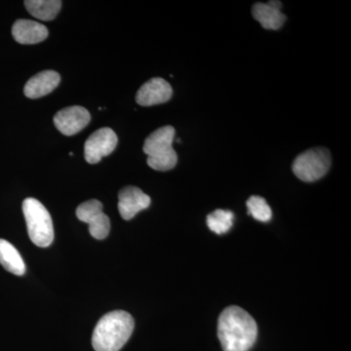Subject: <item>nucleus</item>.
Segmentation results:
<instances>
[{"mask_svg": "<svg viewBox=\"0 0 351 351\" xmlns=\"http://www.w3.org/2000/svg\"><path fill=\"white\" fill-rule=\"evenodd\" d=\"M173 89L163 78L154 77L145 83L136 95V101L143 107L160 105L172 98Z\"/></svg>", "mask_w": 351, "mask_h": 351, "instance_id": "nucleus-9", "label": "nucleus"}, {"mask_svg": "<svg viewBox=\"0 0 351 351\" xmlns=\"http://www.w3.org/2000/svg\"><path fill=\"white\" fill-rule=\"evenodd\" d=\"M0 265L11 274L22 276L25 274L24 260L10 242L0 239Z\"/></svg>", "mask_w": 351, "mask_h": 351, "instance_id": "nucleus-14", "label": "nucleus"}, {"mask_svg": "<svg viewBox=\"0 0 351 351\" xmlns=\"http://www.w3.org/2000/svg\"><path fill=\"white\" fill-rule=\"evenodd\" d=\"M152 199L136 186H125L119 193V211L122 219L129 221L151 205Z\"/></svg>", "mask_w": 351, "mask_h": 351, "instance_id": "nucleus-10", "label": "nucleus"}, {"mask_svg": "<svg viewBox=\"0 0 351 351\" xmlns=\"http://www.w3.org/2000/svg\"><path fill=\"white\" fill-rule=\"evenodd\" d=\"M47 27L36 21L20 19L14 23L12 36L18 43L31 45L43 43L48 38Z\"/></svg>", "mask_w": 351, "mask_h": 351, "instance_id": "nucleus-12", "label": "nucleus"}, {"mask_svg": "<svg viewBox=\"0 0 351 351\" xmlns=\"http://www.w3.org/2000/svg\"><path fill=\"white\" fill-rule=\"evenodd\" d=\"M90 113L80 106L64 108L54 117V124L58 130L66 136H73L80 133L89 124Z\"/></svg>", "mask_w": 351, "mask_h": 351, "instance_id": "nucleus-8", "label": "nucleus"}, {"mask_svg": "<svg viewBox=\"0 0 351 351\" xmlns=\"http://www.w3.org/2000/svg\"><path fill=\"white\" fill-rule=\"evenodd\" d=\"M103 204L97 199L83 202L76 209L78 219L89 225V232L94 239H107L110 230V218L103 212Z\"/></svg>", "mask_w": 351, "mask_h": 351, "instance_id": "nucleus-6", "label": "nucleus"}, {"mask_svg": "<svg viewBox=\"0 0 351 351\" xmlns=\"http://www.w3.org/2000/svg\"><path fill=\"white\" fill-rule=\"evenodd\" d=\"M175 129L172 126H164L152 132L145 138L144 152L147 156V165L154 170H172L177 165V154L173 149Z\"/></svg>", "mask_w": 351, "mask_h": 351, "instance_id": "nucleus-3", "label": "nucleus"}, {"mask_svg": "<svg viewBox=\"0 0 351 351\" xmlns=\"http://www.w3.org/2000/svg\"><path fill=\"white\" fill-rule=\"evenodd\" d=\"M23 213L32 243L41 248L49 247L54 240V226L48 210L40 201L29 197L23 202Z\"/></svg>", "mask_w": 351, "mask_h": 351, "instance_id": "nucleus-4", "label": "nucleus"}, {"mask_svg": "<svg viewBox=\"0 0 351 351\" xmlns=\"http://www.w3.org/2000/svg\"><path fill=\"white\" fill-rule=\"evenodd\" d=\"M117 134L108 127L99 129L87 138L84 145L85 160L90 164L99 163L103 157L110 156L117 147Z\"/></svg>", "mask_w": 351, "mask_h": 351, "instance_id": "nucleus-7", "label": "nucleus"}, {"mask_svg": "<svg viewBox=\"0 0 351 351\" xmlns=\"http://www.w3.org/2000/svg\"><path fill=\"white\" fill-rule=\"evenodd\" d=\"M135 321L130 313L115 311L97 323L92 336L95 351H119L130 339Z\"/></svg>", "mask_w": 351, "mask_h": 351, "instance_id": "nucleus-2", "label": "nucleus"}, {"mask_svg": "<svg viewBox=\"0 0 351 351\" xmlns=\"http://www.w3.org/2000/svg\"><path fill=\"white\" fill-rule=\"evenodd\" d=\"M281 7L282 3L280 1L258 2L252 8V15L263 29L276 31L286 22V16L281 12Z\"/></svg>", "mask_w": 351, "mask_h": 351, "instance_id": "nucleus-11", "label": "nucleus"}, {"mask_svg": "<svg viewBox=\"0 0 351 351\" xmlns=\"http://www.w3.org/2000/svg\"><path fill=\"white\" fill-rule=\"evenodd\" d=\"M247 207H248V213L257 221L267 223L271 219V209L265 198L257 195L251 196L247 201Z\"/></svg>", "mask_w": 351, "mask_h": 351, "instance_id": "nucleus-17", "label": "nucleus"}, {"mask_svg": "<svg viewBox=\"0 0 351 351\" xmlns=\"http://www.w3.org/2000/svg\"><path fill=\"white\" fill-rule=\"evenodd\" d=\"M218 336L223 351H249L257 339V323L241 307L228 306L219 315Z\"/></svg>", "mask_w": 351, "mask_h": 351, "instance_id": "nucleus-1", "label": "nucleus"}, {"mask_svg": "<svg viewBox=\"0 0 351 351\" xmlns=\"http://www.w3.org/2000/svg\"><path fill=\"white\" fill-rule=\"evenodd\" d=\"M61 82V76L57 71H43L32 76L25 83L24 94L29 99H38L51 93L56 89Z\"/></svg>", "mask_w": 351, "mask_h": 351, "instance_id": "nucleus-13", "label": "nucleus"}, {"mask_svg": "<svg viewBox=\"0 0 351 351\" xmlns=\"http://www.w3.org/2000/svg\"><path fill=\"white\" fill-rule=\"evenodd\" d=\"M25 7L32 16L41 21H52L62 8L60 0H27Z\"/></svg>", "mask_w": 351, "mask_h": 351, "instance_id": "nucleus-15", "label": "nucleus"}, {"mask_svg": "<svg viewBox=\"0 0 351 351\" xmlns=\"http://www.w3.org/2000/svg\"><path fill=\"white\" fill-rule=\"evenodd\" d=\"M233 218H234V215L232 211L221 209L215 210L213 213L208 215V228L217 234H223L232 228Z\"/></svg>", "mask_w": 351, "mask_h": 351, "instance_id": "nucleus-16", "label": "nucleus"}, {"mask_svg": "<svg viewBox=\"0 0 351 351\" xmlns=\"http://www.w3.org/2000/svg\"><path fill=\"white\" fill-rule=\"evenodd\" d=\"M331 164V154L327 149L313 147L295 157L292 169L301 181L313 182L324 177Z\"/></svg>", "mask_w": 351, "mask_h": 351, "instance_id": "nucleus-5", "label": "nucleus"}]
</instances>
